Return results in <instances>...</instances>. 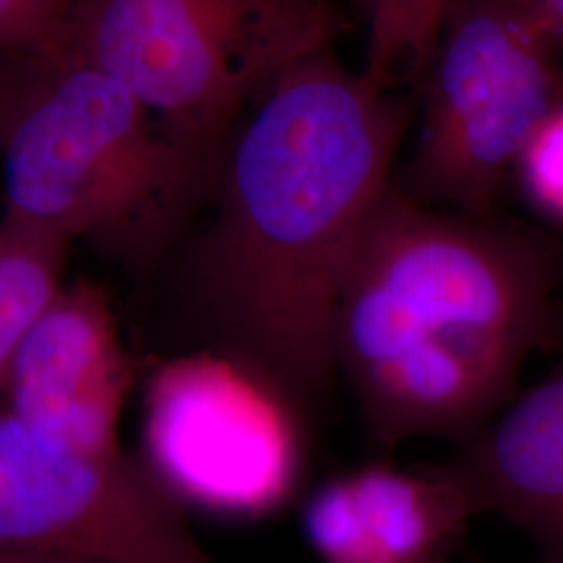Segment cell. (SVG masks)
Listing matches in <instances>:
<instances>
[{
  "label": "cell",
  "mask_w": 563,
  "mask_h": 563,
  "mask_svg": "<svg viewBox=\"0 0 563 563\" xmlns=\"http://www.w3.org/2000/svg\"><path fill=\"white\" fill-rule=\"evenodd\" d=\"M409 109L323 46L272 81L223 142L213 218L190 255L205 316L292 402L334 383L332 311L393 184Z\"/></svg>",
  "instance_id": "obj_1"
},
{
  "label": "cell",
  "mask_w": 563,
  "mask_h": 563,
  "mask_svg": "<svg viewBox=\"0 0 563 563\" xmlns=\"http://www.w3.org/2000/svg\"><path fill=\"white\" fill-rule=\"evenodd\" d=\"M558 265L543 242L432 211L390 184L363 225L332 311V355L374 443L470 441L555 336Z\"/></svg>",
  "instance_id": "obj_2"
},
{
  "label": "cell",
  "mask_w": 563,
  "mask_h": 563,
  "mask_svg": "<svg viewBox=\"0 0 563 563\" xmlns=\"http://www.w3.org/2000/svg\"><path fill=\"white\" fill-rule=\"evenodd\" d=\"M0 155L2 218L134 265L178 239L220 165L59 41L0 51Z\"/></svg>",
  "instance_id": "obj_3"
},
{
  "label": "cell",
  "mask_w": 563,
  "mask_h": 563,
  "mask_svg": "<svg viewBox=\"0 0 563 563\" xmlns=\"http://www.w3.org/2000/svg\"><path fill=\"white\" fill-rule=\"evenodd\" d=\"M339 30V0H78L55 41L123 81L181 144L222 155L263 90Z\"/></svg>",
  "instance_id": "obj_4"
},
{
  "label": "cell",
  "mask_w": 563,
  "mask_h": 563,
  "mask_svg": "<svg viewBox=\"0 0 563 563\" xmlns=\"http://www.w3.org/2000/svg\"><path fill=\"white\" fill-rule=\"evenodd\" d=\"M558 59L523 0H446L405 192L488 220L526 142L563 99Z\"/></svg>",
  "instance_id": "obj_5"
},
{
  "label": "cell",
  "mask_w": 563,
  "mask_h": 563,
  "mask_svg": "<svg viewBox=\"0 0 563 563\" xmlns=\"http://www.w3.org/2000/svg\"><path fill=\"white\" fill-rule=\"evenodd\" d=\"M0 544L95 563H213L151 470L0 411Z\"/></svg>",
  "instance_id": "obj_6"
},
{
  "label": "cell",
  "mask_w": 563,
  "mask_h": 563,
  "mask_svg": "<svg viewBox=\"0 0 563 563\" xmlns=\"http://www.w3.org/2000/svg\"><path fill=\"white\" fill-rule=\"evenodd\" d=\"M244 369L195 357L163 367L151 384V474L178 501L257 516L295 488L301 443L292 402Z\"/></svg>",
  "instance_id": "obj_7"
},
{
  "label": "cell",
  "mask_w": 563,
  "mask_h": 563,
  "mask_svg": "<svg viewBox=\"0 0 563 563\" xmlns=\"http://www.w3.org/2000/svg\"><path fill=\"white\" fill-rule=\"evenodd\" d=\"M104 290L60 286L0 378L7 411L90 453H118L120 420L136 383Z\"/></svg>",
  "instance_id": "obj_8"
},
{
  "label": "cell",
  "mask_w": 563,
  "mask_h": 563,
  "mask_svg": "<svg viewBox=\"0 0 563 563\" xmlns=\"http://www.w3.org/2000/svg\"><path fill=\"white\" fill-rule=\"evenodd\" d=\"M474 514L451 463L376 462L325 481L305 505L302 528L323 563H446Z\"/></svg>",
  "instance_id": "obj_9"
},
{
  "label": "cell",
  "mask_w": 563,
  "mask_h": 563,
  "mask_svg": "<svg viewBox=\"0 0 563 563\" xmlns=\"http://www.w3.org/2000/svg\"><path fill=\"white\" fill-rule=\"evenodd\" d=\"M451 465L478 511L522 526L547 562L563 563V365L465 441Z\"/></svg>",
  "instance_id": "obj_10"
},
{
  "label": "cell",
  "mask_w": 563,
  "mask_h": 563,
  "mask_svg": "<svg viewBox=\"0 0 563 563\" xmlns=\"http://www.w3.org/2000/svg\"><path fill=\"white\" fill-rule=\"evenodd\" d=\"M69 246L51 232L0 220V378L59 292Z\"/></svg>",
  "instance_id": "obj_11"
},
{
  "label": "cell",
  "mask_w": 563,
  "mask_h": 563,
  "mask_svg": "<svg viewBox=\"0 0 563 563\" xmlns=\"http://www.w3.org/2000/svg\"><path fill=\"white\" fill-rule=\"evenodd\" d=\"M367 21L363 76L383 90L422 81L446 0H362Z\"/></svg>",
  "instance_id": "obj_12"
},
{
  "label": "cell",
  "mask_w": 563,
  "mask_h": 563,
  "mask_svg": "<svg viewBox=\"0 0 563 563\" xmlns=\"http://www.w3.org/2000/svg\"><path fill=\"white\" fill-rule=\"evenodd\" d=\"M514 174L528 202L547 220L563 225V99L526 142Z\"/></svg>",
  "instance_id": "obj_13"
},
{
  "label": "cell",
  "mask_w": 563,
  "mask_h": 563,
  "mask_svg": "<svg viewBox=\"0 0 563 563\" xmlns=\"http://www.w3.org/2000/svg\"><path fill=\"white\" fill-rule=\"evenodd\" d=\"M78 0H0V51H27L55 41Z\"/></svg>",
  "instance_id": "obj_14"
},
{
  "label": "cell",
  "mask_w": 563,
  "mask_h": 563,
  "mask_svg": "<svg viewBox=\"0 0 563 563\" xmlns=\"http://www.w3.org/2000/svg\"><path fill=\"white\" fill-rule=\"evenodd\" d=\"M532 18L541 25L547 38L563 53V0H523Z\"/></svg>",
  "instance_id": "obj_15"
},
{
  "label": "cell",
  "mask_w": 563,
  "mask_h": 563,
  "mask_svg": "<svg viewBox=\"0 0 563 563\" xmlns=\"http://www.w3.org/2000/svg\"><path fill=\"white\" fill-rule=\"evenodd\" d=\"M0 563H95L81 558H71L53 551H38V549H21V547H7L0 544Z\"/></svg>",
  "instance_id": "obj_16"
},
{
  "label": "cell",
  "mask_w": 563,
  "mask_h": 563,
  "mask_svg": "<svg viewBox=\"0 0 563 563\" xmlns=\"http://www.w3.org/2000/svg\"><path fill=\"white\" fill-rule=\"evenodd\" d=\"M472 563H486V562H483V560H478V558H474V560H472ZM549 563V562H547Z\"/></svg>",
  "instance_id": "obj_17"
}]
</instances>
